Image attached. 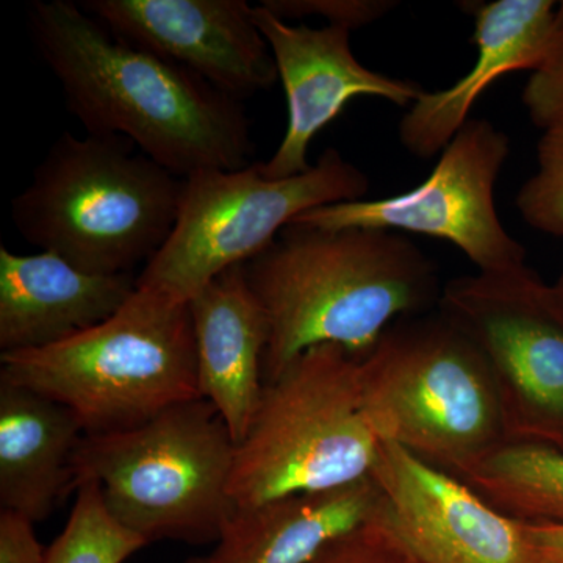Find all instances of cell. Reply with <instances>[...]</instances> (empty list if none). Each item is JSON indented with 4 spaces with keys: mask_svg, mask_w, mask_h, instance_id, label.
I'll return each mask as SVG.
<instances>
[{
    "mask_svg": "<svg viewBox=\"0 0 563 563\" xmlns=\"http://www.w3.org/2000/svg\"><path fill=\"white\" fill-rule=\"evenodd\" d=\"M361 385L380 442L455 477L509 443L487 358L439 309L390 325L361 357Z\"/></svg>",
    "mask_w": 563,
    "mask_h": 563,
    "instance_id": "cell-4",
    "label": "cell"
},
{
    "mask_svg": "<svg viewBox=\"0 0 563 563\" xmlns=\"http://www.w3.org/2000/svg\"><path fill=\"white\" fill-rule=\"evenodd\" d=\"M309 563H421L393 533L379 509L361 528L328 544Z\"/></svg>",
    "mask_w": 563,
    "mask_h": 563,
    "instance_id": "cell-22",
    "label": "cell"
},
{
    "mask_svg": "<svg viewBox=\"0 0 563 563\" xmlns=\"http://www.w3.org/2000/svg\"><path fill=\"white\" fill-rule=\"evenodd\" d=\"M33 526L21 515L0 510V563H47Z\"/></svg>",
    "mask_w": 563,
    "mask_h": 563,
    "instance_id": "cell-25",
    "label": "cell"
},
{
    "mask_svg": "<svg viewBox=\"0 0 563 563\" xmlns=\"http://www.w3.org/2000/svg\"><path fill=\"white\" fill-rule=\"evenodd\" d=\"M461 9L474 20L473 68L451 87L421 95L399 124L402 146L422 161L442 154L496 80L517 70L536 73L563 51V2L493 0Z\"/></svg>",
    "mask_w": 563,
    "mask_h": 563,
    "instance_id": "cell-14",
    "label": "cell"
},
{
    "mask_svg": "<svg viewBox=\"0 0 563 563\" xmlns=\"http://www.w3.org/2000/svg\"><path fill=\"white\" fill-rule=\"evenodd\" d=\"M372 477L385 521L421 563H531L521 521L453 474L383 443Z\"/></svg>",
    "mask_w": 563,
    "mask_h": 563,
    "instance_id": "cell-13",
    "label": "cell"
},
{
    "mask_svg": "<svg viewBox=\"0 0 563 563\" xmlns=\"http://www.w3.org/2000/svg\"><path fill=\"white\" fill-rule=\"evenodd\" d=\"M551 288H553L555 303H558L563 317V276L554 285H551Z\"/></svg>",
    "mask_w": 563,
    "mask_h": 563,
    "instance_id": "cell-27",
    "label": "cell"
},
{
    "mask_svg": "<svg viewBox=\"0 0 563 563\" xmlns=\"http://www.w3.org/2000/svg\"><path fill=\"white\" fill-rule=\"evenodd\" d=\"M0 380L63 404L85 435L129 431L202 398L190 303L136 287L110 320L68 342L0 355Z\"/></svg>",
    "mask_w": 563,
    "mask_h": 563,
    "instance_id": "cell-5",
    "label": "cell"
},
{
    "mask_svg": "<svg viewBox=\"0 0 563 563\" xmlns=\"http://www.w3.org/2000/svg\"><path fill=\"white\" fill-rule=\"evenodd\" d=\"M261 3L284 21L321 16L328 25L351 32L380 20L398 5L391 0H263Z\"/></svg>",
    "mask_w": 563,
    "mask_h": 563,
    "instance_id": "cell-23",
    "label": "cell"
},
{
    "mask_svg": "<svg viewBox=\"0 0 563 563\" xmlns=\"http://www.w3.org/2000/svg\"><path fill=\"white\" fill-rule=\"evenodd\" d=\"M459 479L514 520L563 526L561 448L506 443Z\"/></svg>",
    "mask_w": 563,
    "mask_h": 563,
    "instance_id": "cell-19",
    "label": "cell"
},
{
    "mask_svg": "<svg viewBox=\"0 0 563 563\" xmlns=\"http://www.w3.org/2000/svg\"><path fill=\"white\" fill-rule=\"evenodd\" d=\"M27 29L90 135L129 140L184 179L252 165L243 102L198 74L118 38L73 0H33Z\"/></svg>",
    "mask_w": 563,
    "mask_h": 563,
    "instance_id": "cell-1",
    "label": "cell"
},
{
    "mask_svg": "<svg viewBox=\"0 0 563 563\" xmlns=\"http://www.w3.org/2000/svg\"><path fill=\"white\" fill-rule=\"evenodd\" d=\"M80 5L118 38L198 74L236 101L279 80L246 0H87Z\"/></svg>",
    "mask_w": 563,
    "mask_h": 563,
    "instance_id": "cell-11",
    "label": "cell"
},
{
    "mask_svg": "<svg viewBox=\"0 0 563 563\" xmlns=\"http://www.w3.org/2000/svg\"><path fill=\"white\" fill-rule=\"evenodd\" d=\"M139 276L80 272L58 255L14 254L0 246V350H44L110 320Z\"/></svg>",
    "mask_w": 563,
    "mask_h": 563,
    "instance_id": "cell-15",
    "label": "cell"
},
{
    "mask_svg": "<svg viewBox=\"0 0 563 563\" xmlns=\"http://www.w3.org/2000/svg\"><path fill=\"white\" fill-rule=\"evenodd\" d=\"M526 224L563 239V125L543 131L537 144V172L517 195Z\"/></svg>",
    "mask_w": 563,
    "mask_h": 563,
    "instance_id": "cell-21",
    "label": "cell"
},
{
    "mask_svg": "<svg viewBox=\"0 0 563 563\" xmlns=\"http://www.w3.org/2000/svg\"><path fill=\"white\" fill-rule=\"evenodd\" d=\"M372 181L342 152L328 147L298 176L268 179L258 163L185 177L168 242L140 273L136 287L188 303L222 273L265 251L307 211L362 201Z\"/></svg>",
    "mask_w": 563,
    "mask_h": 563,
    "instance_id": "cell-8",
    "label": "cell"
},
{
    "mask_svg": "<svg viewBox=\"0 0 563 563\" xmlns=\"http://www.w3.org/2000/svg\"><path fill=\"white\" fill-rule=\"evenodd\" d=\"M509 155L507 133L488 120L470 118L428 179L412 190L320 207L291 224L420 233L454 244L479 273L517 272L526 266V247L504 228L495 202L496 181Z\"/></svg>",
    "mask_w": 563,
    "mask_h": 563,
    "instance_id": "cell-10",
    "label": "cell"
},
{
    "mask_svg": "<svg viewBox=\"0 0 563 563\" xmlns=\"http://www.w3.org/2000/svg\"><path fill=\"white\" fill-rule=\"evenodd\" d=\"M521 101L537 128L547 131L563 125V51L532 73Z\"/></svg>",
    "mask_w": 563,
    "mask_h": 563,
    "instance_id": "cell-24",
    "label": "cell"
},
{
    "mask_svg": "<svg viewBox=\"0 0 563 563\" xmlns=\"http://www.w3.org/2000/svg\"><path fill=\"white\" fill-rule=\"evenodd\" d=\"M380 506L373 477L233 510L206 563H309Z\"/></svg>",
    "mask_w": 563,
    "mask_h": 563,
    "instance_id": "cell-17",
    "label": "cell"
},
{
    "mask_svg": "<svg viewBox=\"0 0 563 563\" xmlns=\"http://www.w3.org/2000/svg\"><path fill=\"white\" fill-rule=\"evenodd\" d=\"M235 442L213 404L191 399L129 431L84 435L77 485L95 481L111 517L147 544L218 542L235 504Z\"/></svg>",
    "mask_w": 563,
    "mask_h": 563,
    "instance_id": "cell-6",
    "label": "cell"
},
{
    "mask_svg": "<svg viewBox=\"0 0 563 563\" xmlns=\"http://www.w3.org/2000/svg\"><path fill=\"white\" fill-rule=\"evenodd\" d=\"M521 525L531 563H563L562 525Z\"/></svg>",
    "mask_w": 563,
    "mask_h": 563,
    "instance_id": "cell-26",
    "label": "cell"
},
{
    "mask_svg": "<svg viewBox=\"0 0 563 563\" xmlns=\"http://www.w3.org/2000/svg\"><path fill=\"white\" fill-rule=\"evenodd\" d=\"M254 20L268 41L287 96L288 124L269 161L258 163L263 176L285 179L310 168L314 136L335 121L355 98H379L410 107L426 90L415 80L398 79L366 68L351 49V31L309 27L280 20L262 3Z\"/></svg>",
    "mask_w": 563,
    "mask_h": 563,
    "instance_id": "cell-12",
    "label": "cell"
},
{
    "mask_svg": "<svg viewBox=\"0 0 563 563\" xmlns=\"http://www.w3.org/2000/svg\"><path fill=\"white\" fill-rule=\"evenodd\" d=\"M184 181L121 136L65 132L11 201V221L80 272L129 274L172 236Z\"/></svg>",
    "mask_w": 563,
    "mask_h": 563,
    "instance_id": "cell-3",
    "label": "cell"
},
{
    "mask_svg": "<svg viewBox=\"0 0 563 563\" xmlns=\"http://www.w3.org/2000/svg\"><path fill=\"white\" fill-rule=\"evenodd\" d=\"M199 391L217 407L235 444L250 431L261 406L268 324L243 266L211 280L190 302Z\"/></svg>",
    "mask_w": 563,
    "mask_h": 563,
    "instance_id": "cell-16",
    "label": "cell"
},
{
    "mask_svg": "<svg viewBox=\"0 0 563 563\" xmlns=\"http://www.w3.org/2000/svg\"><path fill=\"white\" fill-rule=\"evenodd\" d=\"M85 432L63 404L0 380V510L47 520L76 488L74 455Z\"/></svg>",
    "mask_w": 563,
    "mask_h": 563,
    "instance_id": "cell-18",
    "label": "cell"
},
{
    "mask_svg": "<svg viewBox=\"0 0 563 563\" xmlns=\"http://www.w3.org/2000/svg\"><path fill=\"white\" fill-rule=\"evenodd\" d=\"M268 324L263 380L298 355L340 344L365 357L390 325L439 309V266L404 233L288 225L243 263Z\"/></svg>",
    "mask_w": 563,
    "mask_h": 563,
    "instance_id": "cell-2",
    "label": "cell"
},
{
    "mask_svg": "<svg viewBox=\"0 0 563 563\" xmlns=\"http://www.w3.org/2000/svg\"><path fill=\"white\" fill-rule=\"evenodd\" d=\"M65 529L47 548V563H124L147 543L106 509L95 481L77 485Z\"/></svg>",
    "mask_w": 563,
    "mask_h": 563,
    "instance_id": "cell-20",
    "label": "cell"
},
{
    "mask_svg": "<svg viewBox=\"0 0 563 563\" xmlns=\"http://www.w3.org/2000/svg\"><path fill=\"white\" fill-rule=\"evenodd\" d=\"M187 563H206V558H195L190 559Z\"/></svg>",
    "mask_w": 563,
    "mask_h": 563,
    "instance_id": "cell-28",
    "label": "cell"
},
{
    "mask_svg": "<svg viewBox=\"0 0 563 563\" xmlns=\"http://www.w3.org/2000/svg\"><path fill=\"white\" fill-rule=\"evenodd\" d=\"M380 442L362 401L361 357L340 344L303 351L263 388L235 444L229 493L235 509L372 476Z\"/></svg>",
    "mask_w": 563,
    "mask_h": 563,
    "instance_id": "cell-7",
    "label": "cell"
},
{
    "mask_svg": "<svg viewBox=\"0 0 563 563\" xmlns=\"http://www.w3.org/2000/svg\"><path fill=\"white\" fill-rule=\"evenodd\" d=\"M439 310L487 358L509 443L563 450V317L551 285L528 265L457 277Z\"/></svg>",
    "mask_w": 563,
    "mask_h": 563,
    "instance_id": "cell-9",
    "label": "cell"
}]
</instances>
